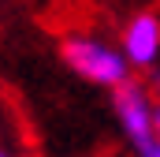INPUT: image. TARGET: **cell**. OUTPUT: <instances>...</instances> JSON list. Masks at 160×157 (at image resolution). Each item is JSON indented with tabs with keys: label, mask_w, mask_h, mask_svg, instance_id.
<instances>
[{
	"label": "cell",
	"mask_w": 160,
	"mask_h": 157,
	"mask_svg": "<svg viewBox=\"0 0 160 157\" xmlns=\"http://www.w3.org/2000/svg\"><path fill=\"white\" fill-rule=\"evenodd\" d=\"M157 138H160V109H157Z\"/></svg>",
	"instance_id": "cell-5"
},
{
	"label": "cell",
	"mask_w": 160,
	"mask_h": 157,
	"mask_svg": "<svg viewBox=\"0 0 160 157\" xmlns=\"http://www.w3.org/2000/svg\"><path fill=\"white\" fill-rule=\"evenodd\" d=\"M157 101H153V86H142V82H123L112 90V112L119 123L123 138L134 146L138 157H149L160 146L157 138Z\"/></svg>",
	"instance_id": "cell-2"
},
{
	"label": "cell",
	"mask_w": 160,
	"mask_h": 157,
	"mask_svg": "<svg viewBox=\"0 0 160 157\" xmlns=\"http://www.w3.org/2000/svg\"><path fill=\"white\" fill-rule=\"evenodd\" d=\"M153 94L160 97V71H153Z\"/></svg>",
	"instance_id": "cell-4"
},
{
	"label": "cell",
	"mask_w": 160,
	"mask_h": 157,
	"mask_svg": "<svg viewBox=\"0 0 160 157\" xmlns=\"http://www.w3.org/2000/svg\"><path fill=\"white\" fill-rule=\"evenodd\" d=\"M149 157H160V146H157V150H153V154H149Z\"/></svg>",
	"instance_id": "cell-7"
},
{
	"label": "cell",
	"mask_w": 160,
	"mask_h": 157,
	"mask_svg": "<svg viewBox=\"0 0 160 157\" xmlns=\"http://www.w3.org/2000/svg\"><path fill=\"white\" fill-rule=\"evenodd\" d=\"M119 45H123L127 60H130L138 71L157 68L160 64V15L157 11H138V15H130L127 26H123Z\"/></svg>",
	"instance_id": "cell-3"
},
{
	"label": "cell",
	"mask_w": 160,
	"mask_h": 157,
	"mask_svg": "<svg viewBox=\"0 0 160 157\" xmlns=\"http://www.w3.org/2000/svg\"><path fill=\"white\" fill-rule=\"evenodd\" d=\"M60 56L78 78L93 82V86H104V90H116L123 82H130V71H134L123 45H112V41L93 38V34H67L60 41Z\"/></svg>",
	"instance_id": "cell-1"
},
{
	"label": "cell",
	"mask_w": 160,
	"mask_h": 157,
	"mask_svg": "<svg viewBox=\"0 0 160 157\" xmlns=\"http://www.w3.org/2000/svg\"><path fill=\"white\" fill-rule=\"evenodd\" d=\"M0 157H15V154H11V150H0Z\"/></svg>",
	"instance_id": "cell-6"
}]
</instances>
